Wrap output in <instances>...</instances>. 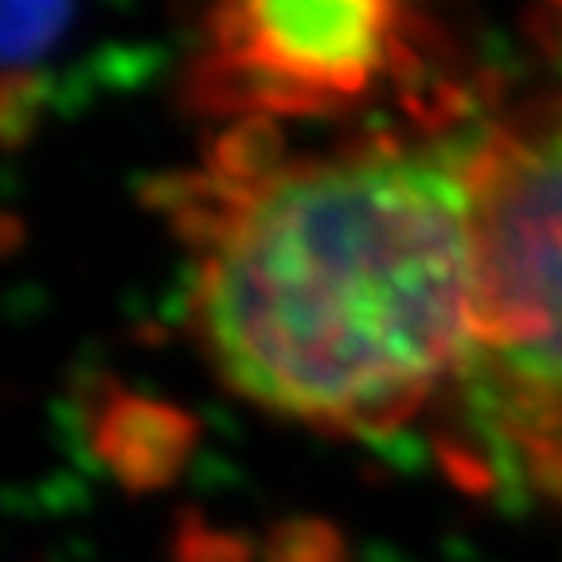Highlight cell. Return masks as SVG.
I'll list each match as a JSON object with an SVG mask.
<instances>
[{"mask_svg": "<svg viewBox=\"0 0 562 562\" xmlns=\"http://www.w3.org/2000/svg\"><path fill=\"white\" fill-rule=\"evenodd\" d=\"M531 35H536V44L543 47L547 59L562 70V4L531 12Z\"/></svg>", "mask_w": 562, "mask_h": 562, "instance_id": "cell-4", "label": "cell"}, {"mask_svg": "<svg viewBox=\"0 0 562 562\" xmlns=\"http://www.w3.org/2000/svg\"><path fill=\"white\" fill-rule=\"evenodd\" d=\"M473 348L488 422L562 501V90L473 137Z\"/></svg>", "mask_w": 562, "mask_h": 562, "instance_id": "cell-2", "label": "cell"}, {"mask_svg": "<svg viewBox=\"0 0 562 562\" xmlns=\"http://www.w3.org/2000/svg\"><path fill=\"white\" fill-rule=\"evenodd\" d=\"M469 149L363 133L281 149L231 125L157 203L188 246V328L250 403L386 434L473 348Z\"/></svg>", "mask_w": 562, "mask_h": 562, "instance_id": "cell-1", "label": "cell"}, {"mask_svg": "<svg viewBox=\"0 0 562 562\" xmlns=\"http://www.w3.org/2000/svg\"><path fill=\"white\" fill-rule=\"evenodd\" d=\"M430 40L422 12L386 0H235L203 12L188 102L231 125L340 114L418 75Z\"/></svg>", "mask_w": 562, "mask_h": 562, "instance_id": "cell-3", "label": "cell"}]
</instances>
